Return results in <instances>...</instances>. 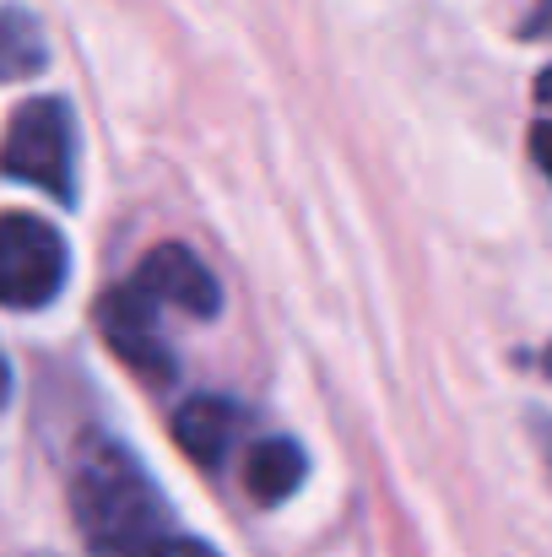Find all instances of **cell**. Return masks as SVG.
Wrapping results in <instances>:
<instances>
[{
	"label": "cell",
	"mask_w": 552,
	"mask_h": 557,
	"mask_svg": "<svg viewBox=\"0 0 552 557\" xmlns=\"http://www.w3.org/2000/svg\"><path fill=\"white\" fill-rule=\"evenodd\" d=\"M238 406L228 395H189L180 411H174V438L195 466H222V455L233 449V433H238Z\"/></svg>",
	"instance_id": "6"
},
{
	"label": "cell",
	"mask_w": 552,
	"mask_h": 557,
	"mask_svg": "<svg viewBox=\"0 0 552 557\" xmlns=\"http://www.w3.org/2000/svg\"><path fill=\"white\" fill-rule=\"evenodd\" d=\"M152 557H222V553H211L206 542H189V536H169Z\"/></svg>",
	"instance_id": "10"
},
{
	"label": "cell",
	"mask_w": 552,
	"mask_h": 557,
	"mask_svg": "<svg viewBox=\"0 0 552 557\" xmlns=\"http://www.w3.org/2000/svg\"><path fill=\"white\" fill-rule=\"evenodd\" d=\"M531 158H537V169L552 180V120H542V125L531 131Z\"/></svg>",
	"instance_id": "9"
},
{
	"label": "cell",
	"mask_w": 552,
	"mask_h": 557,
	"mask_svg": "<svg viewBox=\"0 0 552 557\" xmlns=\"http://www.w3.org/2000/svg\"><path fill=\"white\" fill-rule=\"evenodd\" d=\"M71 515L93 557H152L174 536L169 504L158 498L152 476L114 438H93L82 449L71 476Z\"/></svg>",
	"instance_id": "1"
},
{
	"label": "cell",
	"mask_w": 552,
	"mask_h": 557,
	"mask_svg": "<svg viewBox=\"0 0 552 557\" xmlns=\"http://www.w3.org/2000/svg\"><path fill=\"white\" fill-rule=\"evenodd\" d=\"M158 309H180L189 320H217V309H222V287H217V276L200 265V255L195 249H184V244H158L142 265H136V276H131Z\"/></svg>",
	"instance_id": "5"
},
{
	"label": "cell",
	"mask_w": 552,
	"mask_h": 557,
	"mask_svg": "<svg viewBox=\"0 0 552 557\" xmlns=\"http://www.w3.org/2000/svg\"><path fill=\"white\" fill-rule=\"evenodd\" d=\"M0 174L44 189L54 200H76V120L65 98H27L0 141Z\"/></svg>",
	"instance_id": "2"
},
{
	"label": "cell",
	"mask_w": 552,
	"mask_h": 557,
	"mask_svg": "<svg viewBox=\"0 0 552 557\" xmlns=\"http://www.w3.org/2000/svg\"><path fill=\"white\" fill-rule=\"evenodd\" d=\"M304 471H309V455L298 449V438H260L255 449H249V466H244V482H249V498L260 504V509H277V504H287L293 493H298V482H304Z\"/></svg>",
	"instance_id": "7"
},
{
	"label": "cell",
	"mask_w": 552,
	"mask_h": 557,
	"mask_svg": "<svg viewBox=\"0 0 552 557\" xmlns=\"http://www.w3.org/2000/svg\"><path fill=\"white\" fill-rule=\"evenodd\" d=\"M537 103H548V109H552V65L537 76Z\"/></svg>",
	"instance_id": "12"
},
{
	"label": "cell",
	"mask_w": 552,
	"mask_h": 557,
	"mask_svg": "<svg viewBox=\"0 0 552 557\" xmlns=\"http://www.w3.org/2000/svg\"><path fill=\"white\" fill-rule=\"evenodd\" d=\"M548 460H552V428H548Z\"/></svg>",
	"instance_id": "14"
},
{
	"label": "cell",
	"mask_w": 552,
	"mask_h": 557,
	"mask_svg": "<svg viewBox=\"0 0 552 557\" xmlns=\"http://www.w3.org/2000/svg\"><path fill=\"white\" fill-rule=\"evenodd\" d=\"M44 60H49V49H44V27L33 22V11L5 5L0 11V82L33 76V71H44Z\"/></svg>",
	"instance_id": "8"
},
{
	"label": "cell",
	"mask_w": 552,
	"mask_h": 557,
	"mask_svg": "<svg viewBox=\"0 0 552 557\" xmlns=\"http://www.w3.org/2000/svg\"><path fill=\"white\" fill-rule=\"evenodd\" d=\"M71 249L60 227L27 211H0V309H49L65 293Z\"/></svg>",
	"instance_id": "3"
},
{
	"label": "cell",
	"mask_w": 552,
	"mask_h": 557,
	"mask_svg": "<svg viewBox=\"0 0 552 557\" xmlns=\"http://www.w3.org/2000/svg\"><path fill=\"white\" fill-rule=\"evenodd\" d=\"M98 336L109 342V352L131 373H142V379H152V384L174 379V352H169V342H163V331H158V304H152L136 282L109 287V293L98 298Z\"/></svg>",
	"instance_id": "4"
},
{
	"label": "cell",
	"mask_w": 552,
	"mask_h": 557,
	"mask_svg": "<svg viewBox=\"0 0 552 557\" xmlns=\"http://www.w3.org/2000/svg\"><path fill=\"white\" fill-rule=\"evenodd\" d=\"M537 11H542V16H531V22H526V33H548L552 27V0H542Z\"/></svg>",
	"instance_id": "11"
},
{
	"label": "cell",
	"mask_w": 552,
	"mask_h": 557,
	"mask_svg": "<svg viewBox=\"0 0 552 557\" xmlns=\"http://www.w3.org/2000/svg\"><path fill=\"white\" fill-rule=\"evenodd\" d=\"M11 400V369H5V352H0V406Z\"/></svg>",
	"instance_id": "13"
}]
</instances>
